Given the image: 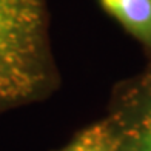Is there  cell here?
Returning <instances> with one entry per match:
<instances>
[{
	"label": "cell",
	"mask_w": 151,
	"mask_h": 151,
	"mask_svg": "<svg viewBox=\"0 0 151 151\" xmlns=\"http://www.w3.org/2000/svg\"><path fill=\"white\" fill-rule=\"evenodd\" d=\"M97 3L151 52V0H97Z\"/></svg>",
	"instance_id": "cell-3"
},
{
	"label": "cell",
	"mask_w": 151,
	"mask_h": 151,
	"mask_svg": "<svg viewBox=\"0 0 151 151\" xmlns=\"http://www.w3.org/2000/svg\"><path fill=\"white\" fill-rule=\"evenodd\" d=\"M48 25L46 0H0V114L56 90Z\"/></svg>",
	"instance_id": "cell-1"
},
{
	"label": "cell",
	"mask_w": 151,
	"mask_h": 151,
	"mask_svg": "<svg viewBox=\"0 0 151 151\" xmlns=\"http://www.w3.org/2000/svg\"><path fill=\"white\" fill-rule=\"evenodd\" d=\"M106 122L116 151H151V60L139 76L117 86Z\"/></svg>",
	"instance_id": "cell-2"
},
{
	"label": "cell",
	"mask_w": 151,
	"mask_h": 151,
	"mask_svg": "<svg viewBox=\"0 0 151 151\" xmlns=\"http://www.w3.org/2000/svg\"><path fill=\"white\" fill-rule=\"evenodd\" d=\"M60 151H116L114 137L106 119L82 129Z\"/></svg>",
	"instance_id": "cell-4"
}]
</instances>
